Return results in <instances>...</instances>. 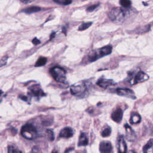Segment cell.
I'll list each match as a JSON object with an SVG mask.
<instances>
[{
  "label": "cell",
  "instance_id": "cell-8",
  "mask_svg": "<svg viewBox=\"0 0 153 153\" xmlns=\"http://www.w3.org/2000/svg\"><path fill=\"white\" fill-rule=\"evenodd\" d=\"M99 150L100 153H112V146L111 142L108 141H102L99 145Z\"/></svg>",
  "mask_w": 153,
  "mask_h": 153
},
{
  "label": "cell",
  "instance_id": "cell-19",
  "mask_svg": "<svg viewBox=\"0 0 153 153\" xmlns=\"http://www.w3.org/2000/svg\"><path fill=\"white\" fill-rule=\"evenodd\" d=\"M111 133V128L108 126V125H106L102 130L101 131V135L102 137H108L109 136Z\"/></svg>",
  "mask_w": 153,
  "mask_h": 153
},
{
  "label": "cell",
  "instance_id": "cell-4",
  "mask_svg": "<svg viewBox=\"0 0 153 153\" xmlns=\"http://www.w3.org/2000/svg\"><path fill=\"white\" fill-rule=\"evenodd\" d=\"M50 72L53 78L58 82L64 83L66 80V71L62 68L54 66L52 68Z\"/></svg>",
  "mask_w": 153,
  "mask_h": 153
},
{
  "label": "cell",
  "instance_id": "cell-21",
  "mask_svg": "<svg viewBox=\"0 0 153 153\" xmlns=\"http://www.w3.org/2000/svg\"><path fill=\"white\" fill-rule=\"evenodd\" d=\"M120 4L124 8H128L131 6V2L130 0H120Z\"/></svg>",
  "mask_w": 153,
  "mask_h": 153
},
{
  "label": "cell",
  "instance_id": "cell-13",
  "mask_svg": "<svg viewBox=\"0 0 153 153\" xmlns=\"http://www.w3.org/2000/svg\"><path fill=\"white\" fill-rule=\"evenodd\" d=\"M124 127L126 128L127 139L130 141H131V142L134 141L136 138V134H135L134 131L128 124H126L124 125Z\"/></svg>",
  "mask_w": 153,
  "mask_h": 153
},
{
  "label": "cell",
  "instance_id": "cell-22",
  "mask_svg": "<svg viewBox=\"0 0 153 153\" xmlns=\"http://www.w3.org/2000/svg\"><path fill=\"white\" fill-rule=\"evenodd\" d=\"M92 25L91 22H86V23H83L82 25H81L79 27H78V30L80 31H82L84 30L87 29H88L91 25Z\"/></svg>",
  "mask_w": 153,
  "mask_h": 153
},
{
  "label": "cell",
  "instance_id": "cell-23",
  "mask_svg": "<svg viewBox=\"0 0 153 153\" xmlns=\"http://www.w3.org/2000/svg\"><path fill=\"white\" fill-rule=\"evenodd\" d=\"M53 1L62 5H67L72 3V0H53Z\"/></svg>",
  "mask_w": 153,
  "mask_h": 153
},
{
  "label": "cell",
  "instance_id": "cell-16",
  "mask_svg": "<svg viewBox=\"0 0 153 153\" xmlns=\"http://www.w3.org/2000/svg\"><path fill=\"white\" fill-rule=\"evenodd\" d=\"M152 139H151L147 143L143 146V151L144 153H153L152 152Z\"/></svg>",
  "mask_w": 153,
  "mask_h": 153
},
{
  "label": "cell",
  "instance_id": "cell-31",
  "mask_svg": "<svg viewBox=\"0 0 153 153\" xmlns=\"http://www.w3.org/2000/svg\"><path fill=\"white\" fill-rule=\"evenodd\" d=\"M55 35H56V33H55V32H53V33L51 34V35H50V39H51L53 38H54Z\"/></svg>",
  "mask_w": 153,
  "mask_h": 153
},
{
  "label": "cell",
  "instance_id": "cell-10",
  "mask_svg": "<svg viewBox=\"0 0 153 153\" xmlns=\"http://www.w3.org/2000/svg\"><path fill=\"white\" fill-rule=\"evenodd\" d=\"M149 78V76L143 72H139L135 76L133 79V81L131 82L132 84H135L139 82H142L146 81Z\"/></svg>",
  "mask_w": 153,
  "mask_h": 153
},
{
  "label": "cell",
  "instance_id": "cell-28",
  "mask_svg": "<svg viewBox=\"0 0 153 153\" xmlns=\"http://www.w3.org/2000/svg\"><path fill=\"white\" fill-rule=\"evenodd\" d=\"M32 43H33L34 45H35L39 44L40 43V41H39L38 38H33V39H32Z\"/></svg>",
  "mask_w": 153,
  "mask_h": 153
},
{
  "label": "cell",
  "instance_id": "cell-29",
  "mask_svg": "<svg viewBox=\"0 0 153 153\" xmlns=\"http://www.w3.org/2000/svg\"><path fill=\"white\" fill-rule=\"evenodd\" d=\"M35 0H20V1L24 4H29L30 3L33 1H34Z\"/></svg>",
  "mask_w": 153,
  "mask_h": 153
},
{
  "label": "cell",
  "instance_id": "cell-18",
  "mask_svg": "<svg viewBox=\"0 0 153 153\" xmlns=\"http://www.w3.org/2000/svg\"><path fill=\"white\" fill-rule=\"evenodd\" d=\"M141 121V117L137 113H134L130 118V123L132 124H138Z\"/></svg>",
  "mask_w": 153,
  "mask_h": 153
},
{
  "label": "cell",
  "instance_id": "cell-1",
  "mask_svg": "<svg viewBox=\"0 0 153 153\" xmlns=\"http://www.w3.org/2000/svg\"><path fill=\"white\" fill-rule=\"evenodd\" d=\"M127 11L120 7L113 8L108 14L109 19L114 22L117 23H122L126 20Z\"/></svg>",
  "mask_w": 153,
  "mask_h": 153
},
{
  "label": "cell",
  "instance_id": "cell-33",
  "mask_svg": "<svg viewBox=\"0 0 153 153\" xmlns=\"http://www.w3.org/2000/svg\"><path fill=\"white\" fill-rule=\"evenodd\" d=\"M51 153H59V152L57 151H52Z\"/></svg>",
  "mask_w": 153,
  "mask_h": 153
},
{
  "label": "cell",
  "instance_id": "cell-9",
  "mask_svg": "<svg viewBox=\"0 0 153 153\" xmlns=\"http://www.w3.org/2000/svg\"><path fill=\"white\" fill-rule=\"evenodd\" d=\"M30 93L33 96L39 97L45 96V94H44V91L42 90V89L39 87L38 85H33L32 87L29 88Z\"/></svg>",
  "mask_w": 153,
  "mask_h": 153
},
{
  "label": "cell",
  "instance_id": "cell-26",
  "mask_svg": "<svg viewBox=\"0 0 153 153\" xmlns=\"http://www.w3.org/2000/svg\"><path fill=\"white\" fill-rule=\"evenodd\" d=\"M99 4H94V5H90L87 8V11L88 12H91L93 11H94L96 8H97L98 7H99Z\"/></svg>",
  "mask_w": 153,
  "mask_h": 153
},
{
  "label": "cell",
  "instance_id": "cell-27",
  "mask_svg": "<svg viewBox=\"0 0 153 153\" xmlns=\"http://www.w3.org/2000/svg\"><path fill=\"white\" fill-rule=\"evenodd\" d=\"M30 153H41V151L38 146H35L32 148Z\"/></svg>",
  "mask_w": 153,
  "mask_h": 153
},
{
  "label": "cell",
  "instance_id": "cell-5",
  "mask_svg": "<svg viewBox=\"0 0 153 153\" xmlns=\"http://www.w3.org/2000/svg\"><path fill=\"white\" fill-rule=\"evenodd\" d=\"M87 87L85 84H75L71 87L70 91L72 94L80 96L85 94Z\"/></svg>",
  "mask_w": 153,
  "mask_h": 153
},
{
  "label": "cell",
  "instance_id": "cell-6",
  "mask_svg": "<svg viewBox=\"0 0 153 153\" xmlns=\"http://www.w3.org/2000/svg\"><path fill=\"white\" fill-rule=\"evenodd\" d=\"M116 93H117V94L121 96H124V97L131 98L133 99L136 98V96L133 91L129 88H119L116 90Z\"/></svg>",
  "mask_w": 153,
  "mask_h": 153
},
{
  "label": "cell",
  "instance_id": "cell-17",
  "mask_svg": "<svg viewBox=\"0 0 153 153\" xmlns=\"http://www.w3.org/2000/svg\"><path fill=\"white\" fill-rule=\"evenodd\" d=\"M41 8L39 7H36V6H32V7H29L27 8H25L24 10H23V12L27 13V14H31V13H36V12H38L41 10Z\"/></svg>",
  "mask_w": 153,
  "mask_h": 153
},
{
  "label": "cell",
  "instance_id": "cell-14",
  "mask_svg": "<svg viewBox=\"0 0 153 153\" xmlns=\"http://www.w3.org/2000/svg\"><path fill=\"white\" fill-rule=\"evenodd\" d=\"M97 84L103 88H107L115 84V82L112 79H100L97 81Z\"/></svg>",
  "mask_w": 153,
  "mask_h": 153
},
{
  "label": "cell",
  "instance_id": "cell-11",
  "mask_svg": "<svg viewBox=\"0 0 153 153\" xmlns=\"http://www.w3.org/2000/svg\"><path fill=\"white\" fill-rule=\"evenodd\" d=\"M123 116V112L121 108H117L111 114V118L112 120L116 123H120L121 121Z\"/></svg>",
  "mask_w": 153,
  "mask_h": 153
},
{
  "label": "cell",
  "instance_id": "cell-34",
  "mask_svg": "<svg viewBox=\"0 0 153 153\" xmlns=\"http://www.w3.org/2000/svg\"><path fill=\"white\" fill-rule=\"evenodd\" d=\"M2 93H2V91H1V90H0V97H1V96H2Z\"/></svg>",
  "mask_w": 153,
  "mask_h": 153
},
{
  "label": "cell",
  "instance_id": "cell-3",
  "mask_svg": "<svg viewBox=\"0 0 153 153\" xmlns=\"http://www.w3.org/2000/svg\"><path fill=\"white\" fill-rule=\"evenodd\" d=\"M22 136L29 140L35 139L38 136V131L35 127L30 123L24 125L21 130Z\"/></svg>",
  "mask_w": 153,
  "mask_h": 153
},
{
  "label": "cell",
  "instance_id": "cell-15",
  "mask_svg": "<svg viewBox=\"0 0 153 153\" xmlns=\"http://www.w3.org/2000/svg\"><path fill=\"white\" fill-rule=\"evenodd\" d=\"M88 143V139L87 138V136L86 134L84 133H81L80 135L79 136L78 139V145L79 146H86Z\"/></svg>",
  "mask_w": 153,
  "mask_h": 153
},
{
  "label": "cell",
  "instance_id": "cell-32",
  "mask_svg": "<svg viewBox=\"0 0 153 153\" xmlns=\"http://www.w3.org/2000/svg\"><path fill=\"white\" fill-rule=\"evenodd\" d=\"M128 153H136V152L134 151H130L128 152Z\"/></svg>",
  "mask_w": 153,
  "mask_h": 153
},
{
  "label": "cell",
  "instance_id": "cell-2",
  "mask_svg": "<svg viewBox=\"0 0 153 153\" xmlns=\"http://www.w3.org/2000/svg\"><path fill=\"white\" fill-rule=\"evenodd\" d=\"M112 48L111 45H107L98 50H96L88 55V60L90 62H94L99 58L111 54L112 52Z\"/></svg>",
  "mask_w": 153,
  "mask_h": 153
},
{
  "label": "cell",
  "instance_id": "cell-30",
  "mask_svg": "<svg viewBox=\"0 0 153 153\" xmlns=\"http://www.w3.org/2000/svg\"><path fill=\"white\" fill-rule=\"evenodd\" d=\"M19 97H20V99H22V100H25V101H27V97H26V96H19Z\"/></svg>",
  "mask_w": 153,
  "mask_h": 153
},
{
  "label": "cell",
  "instance_id": "cell-24",
  "mask_svg": "<svg viewBox=\"0 0 153 153\" xmlns=\"http://www.w3.org/2000/svg\"><path fill=\"white\" fill-rule=\"evenodd\" d=\"M8 153H22V152L13 146H9L8 148Z\"/></svg>",
  "mask_w": 153,
  "mask_h": 153
},
{
  "label": "cell",
  "instance_id": "cell-12",
  "mask_svg": "<svg viewBox=\"0 0 153 153\" xmlns=\"http://www.w3.org/2000/svg\"><path fill=\"white\" fill-rule=\"evenodd\" d=\"M74 131L71 127H66L61 130L59 133V137L62 138H69L73 136Z\"/></svg>",
  "mask_w": 153,
  "mask_h": 153
},
{
  "label": "cell",
  "instance_id": "cell-20",
  "mask_svg": "<svg viewBox=\"0 0 153 153\" xmlns=\"http://www.w3.org/2000/svg\"><path fill=\"white\" fill-rule=\"evenodd\" d=\"M47 62V59L46 57H39L38 59V60L35 63V66L36 67H39V66H44V65H45L46 64Z\"/></svg>",
  "mask_w": 153,
  "mask_h": 153
},
{
  "label": "cell",
  "instance_id": "cell-25",
  "mask_svg": "<svg viewBox=\"0 0 153 153\" xmlns=\"http://www.w3.org/2000/svg\"><path fill=\"white\" fill-rule=\"evenodd\" d=\"M46 133L47 134V137L50 140H54V133H53V131L51 130H50V129L47 130Z\"/></svg>",
  "mask_w": 153,
  "mask_h": 153
},
{
  "label": "cell",
  "instance_id": "cell-7",
  "mask_svg": "<svg viewBox=\"0 0 153 153\" xmlns=\"http://www.w3.org/2000/svg\"><path fill=\"white\" fill-rule=\"evenodd\" d=\"M118 153H127V148L126 143L123 136H119L117 140Z\"/></svg>",
  "mask_w": 153,
  "mask_h": 153
}]
</instances>
